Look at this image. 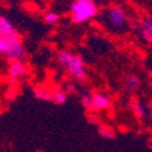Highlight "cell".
<instances>
[{"instance_id": "cell-1", "label": "cell", "mask_w": 152, "mask_h": 152, "mask_svg": "<svg viewBox=\"0 0 152 152\" xmlns=\"http://www.w3.org/2000/svg\"><path fill=\"white\" fill-rule=\"evenodd\" d=\"M58 62L64 69V71L74 80L85 81L88 78L86 64L78 53L71 52V51H60L58 53Z\"/></svg>"}, {"instance_id": "cell-2", "label": "cell", "mask_w": 152, "mask_h": 152, "mask_svg": "<svg viewBox=\"0 0 152 152\" xmlns=\"http://www.w3.org/2000/svg\"><path fill=\"white\" fill-rule=\"evenodd\" d=\"M99 14L95 0H74L70 6V17L74 23H86Z\"/></svg>"}, {"instance_id": "cell-12", "label": "cell", "mask_w": 152, "mask_h": 152, "mask_svg": "<svg viewBox=\"0 0 152 152\" xmlns=\"http://www.w3.org/2000/svg\"><path fill=\"white\" fill-rule=\"evenodd\" d=\"M59 19H60V15L58 12H55V11H47L44 14V17H42V21L47 25H56L59 22Z\"/></svg>"}, {"instance_id": "cell-14", "label": "cell", "mask_w": 152, "mask_h": 152, "mask_svg": "<svg viewBox=\"0 0 152 152\" xmlns=\"http://www.w3.org/2000/svg\"><path fill=\"white\" fill-rule=\"evenodd\" d=\"M81 104L86 111H92V95H91V93H86V95L82 96Z\"/></svg>"}, {"instance_id": "cell-5", "label": "cell", "mask_w": 152, "mask_h": 152, "mask_svg": "<svg viewBox=\"0 0 152 152\" xmlns=\"http://www.w3.org/2000/svg\"><path fill=\"white\" fill-rule=\"evenodd\" d=\"M26 73H28V66L25 64L23 60H12V62H10L7 71L10 82H17L23 75H26Z\"/></svg>"}, {"instance_id": "cell-11", "label": "cell", "mask_w": 152, "mask_h": 152, "mask_svg": "<svg viewBox=\"0 0 152 152\" xmlns=\"http://www.w3.org/2000/svg\"><path fill=\"white\" fill-rule=\"evenodd\" d=\"M51 102L55 103L56 106H63L67 102V93L63 89H55V91H52V100Z\"/></svg>"}, {"instance_id": "cell-4", "label": "cell", "mask_w": 152, "mask_h": 152, "mask_svg": "<svg viewBox=\"0 0 152 152\" xmlns=\"http://www.w3.org/2000/svg\"><path fill=\"white\" fill-rule=\"evenodd\" d=\"M103 21L107 26L113 30H122L127 26V14L122 7L118 6H111L106 8L103 12Z\"/></svg>"}, {"instance_id": "cell-13", "label": "cell", "mask_w": 152, "mask_h": 152, "mask_svg": "<svg viewBox=\"0 0 152 152\" xmlns=\"http://www.w3.org/2000/svg\"><path fill=\"white\" fill-rule=\"evenodd\" d=\"M99 134L102 136L103 138H115V130H114L111 126H107V125H102L99 126Z\"/></svg>"}, {"instance_id": "cell-6", "label": "cell", "mask_w": 152, "mask_h": 152, "mask_svg": "<svg viewBox=\"0 0 152 152\" xmlns=\"http://www.w3.org/2000/svg\"><path fill=\"white\" fill-rule=\"evenodd\" d=\"M111 107V99L106 93L96 92L92 95V111H104Z\"/></svg>"}, {"instance_id": "cell-8", "label": "cell", "mask_w": 152, "mask_h": 152, "mask_svg": "<svg viewBox=\"0 0 152 152\" xmlns=\"http://www.w3.org/2000/svg\"><path fill=\"white\" fill-rule=\"evenodd\" d=\"M0 36H3V37H14V36H18L15 26L6 17H0Z\"/></svg>"}, {"instance_id": "cell-3", "label": "cell", "mask_w": 152, "mask_h": 152, "mask_svg": "<svg viewBox=\"0 0 152 152\" xmlns=\"http://www.w3.org/2000/svg\"><path fill=\"white\" fill-rule=\"evenodd\" d=\"M0 56H4L10 62L22 60L25 58V47L19 34L14 37L0 36Z\"/></svg>"}, {"instance_id": "cell-10", "label": "cell", "mask_w": 152, "mask_h": 152, "mask_svg": "<svg viewBox=\"0 0 152 152\" xmlns=\"http://www.w3.org/2000/svg\"><path fill=\"white\" fill-rule=\"evenodd\" d=\"M33 95H34L36 100H41V102H51V100H52V92L48 91L47 88H44V86H37V88H34Z\"/></svg>"}, {"instance_id": "cell-15", "label": "cell", "mask_w": 152, "mask_h": 152, "mask_svg": "<svg viewBox=\"0 0 152 152\" xmlns=\"http://www.w3.org/2000/svg\"><path fill=\"white\" fill-rule=\"evenodd\" d=\"M138 85H140V80L136 75H129L126 78V86L129 89H137Z\"/></svg>"}, {"instance_id": "cell-7", "label": "cell", "mask_w": 152, "mask_h": 152, "mask_svg": "<svg viewBox=\"0 0 152 152\" xmlns=\"http://www.w3.org/2000/svg\"><path fill=\"white\" fill-rule=\"evenodd\" d=\"M138 33H140V37L144 40L145 42L151 44L152 42V19L149 17H144L140 21L137 26Z\"/></svg>"}, {"instance_id": "cell-9", "label": "cell", "mask_w": 152, "mask_h": 152, "mask_svg": "<svg viewBox=\"0 0 152 152\" xmlns=\"http://www.w3.org/2000/svg\"><path fill=\"white\" fill-rule=\"evenodd\" d=\"M132 110H133V114L134 117L137 118L138 121H144L147 118V110H145L144 104H142L140 100H133L132 102Z\"/></svg>"}]
</instances>
